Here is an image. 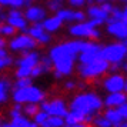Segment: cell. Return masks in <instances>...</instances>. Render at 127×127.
I'll return each instance as SVG.
<instances>
[{"label": "cell", "mask_w": 127, "mask_h": 127, "mask_svg": "<svg viewBox=\"0 0 127 127\" xmlns=\"http://www.w3.org/2000/svg\"><path fill=\"white\" fill-rule=\"evenodd\" d=\"M103 106H104L103 98L98 94L93 92H84L76 94L74 97L71 98L69 109L77 110V111L83 113L84 116H93L94 117L101 110Z\"/></svg>", "instance_id": "obj_1"}, {"label": "cell", "mask_w": 127, "mask_h": 127, "mask_svg": "<svg viewBox=\"0 0 127 127\" xmlns=\"http://www.w3.org/2000/svg\"><path fill=\"white\" fill-rule=\"evenodd\" d=\"M44 98H46V92L43 89H40L39 86H34V84H30V86L23 87V89H13V92H12L13 103L40 104Z\"/></svg>", "instance_id": "obj_2"}, {"label": "cell", "mask_w": 127, "mask_h": 127, "mask_svg": "<svg viewBox=\"0 0 127 127\" xmlns=\"http://www.w3.org/2000/svg\"><path fill=\"white\" fill-rule=\"evenodd\" d=\"M109 67H110L109 62H106L104 59H97L92 63L80 64L77 67V71H79L81 79H96L98 76L104 74L106 71H109Z\"/></svg>", "instance_id": "obj_3"}, {"label": "cell", "mask_w": 127, "mask_h": 127, "mask_svg": "<svg viewBox=\"0 0 127 127\" xmlns=\"http://www.w3.org/2000/svg\"><path fill=\"white\" fill-rule=\"evenodd\" d=\"M7 47L13 53H24L36 50L37 41L33 37H30L27 33H20V34H14L13 37H10V40L7 41Z\"/></svg>", "instance_id": "obj_4"}, {"label": "cell", "mask_w": 127, "mask_h": 127, "mask_svg": "<svg viewBox=\"0 0 127 127\" xmlns=\"http://www.w3.org/2000/svg\"><path fill=\"white\" fill-rule=\"evenodd\" d=\"M127 57V46L124 43H111L101 47V59L111 63H121Z\"/></svg>", "instance_id": "obj_5"}, {"label": "cell", "mask_w": 127, "mask_h": 127, "mask_svg": "<svg viewBox=\"0 0 127 127\" xmlns=\"http://www.w3.org/2000/svg\"><path fill=\"white\" fill-rule=\"evenodd\" d=\"M69 34L76 37V39H98L100 37V32L97 27H93L89 22H80V23H74L69 27Z\"/></svg>", "instance_id": "obj_6"}, {"label": "cell", "mask_w": 127, "mask_h": 127, "mask_svg": "<svg viewBox=\"0 0 127 127\" xmlns=\"http://www.w3.org/2000/svg\"><path fill=\"white\" fill-rule=\"evenodd\" d=\"M40 109L44 110L49 116H59V117H64L69 111L66 101L60 97H54L50 100L44 98L40 103Z\"/></svg>", "instance_id": "obj_7"}, {"label": "cell", "mask_w": 127, "mask_h": 127, "mask_svg": "<svg viewBox=\"0 0 127 127\" xmlns=\"http://www.w3.org/2000/svg\"><path fill=\"white\" fill-rule=\"evenodd\" d=\"M77 59H79L80 64H87L97 59H101V46L97 44L96 41H86L84 49L77 56Z\"/></svg>", "instance_id": "obj_8"}, {"label": "cell", "mask_w": 127, "mask_h": 127, "mask_svg": "<svg viewBox=\"0 0 127 127\" xmlns=\"http://www.w3.org/2000/svg\"><path fill=\"white\" fill-rule=\"evenodd\" d=\"M24 33H27L30 37H33L37 41V44H40V46H46L52 41V33H49L43 29L41 23H32L30 26H27Z\"/></svg>", "instance_id": "obj_9"}, {"label": "cell", "mask_w": 127, "mask_h": 127, "mask_svg": "<svg viewBox=\"0 0 127 127\" xmlns=\"http://www.w3.org/2000/svg\"><path fill=\"white\" fill-rule=\"evenodd\" d=\"M6 22L10 26H13L17 32H22V33H24L26 29H27V26H29V22L26 20L22 9H12L10 7V10L7 12Z\"/></svg>", "instance_id": "obj_10"}, {"label": "cell", "mask_w": 127, "mask_h": 127, "mask_svg": "<svg viewBox=\"0 0 127 127\" xmlns=\"http://www.w3.org/2000/svg\"><path fill=\"white\" fill-rule=\"evenodd\" d=\"M23 14L29 23H41L47 17V9L40 4H30L26 6Z\"/></svg>", "instance_id": "obj_11"}, {"label": "cell", "mask_w": 127, "mask_h": 127, "mask_svg": "<svg viewBox=\"0 0 127 127\" xmlns=\"http://www.w3.org/2000/svg\"><path fill=\"white\" fill-rule=\"evenodd\" d=\"M41 54L37 50H30V52L22 53V57L14 60V66L16 67H26V69H33L36 64H39Z\"/></svg>", "instance_id": "obj_12"}, {"label": "cell", "mask_w": 127, "mask_h": 127, "mask_svg": "<svg viewBox=\"0 0 127 127\" xmlns=\"http://www.w3.org/2000/svg\"><path fill=\"white\" fill-rule=\"evenodd\" d=\"M60 20L63 23H80V22H86V13L81 12V10H71V9H60L59 12H56Z\"/></svg>", "instance_id": "obj_13"}, {"label": "cell", "mask_w": 127, "mask_h": 127, "mask_svg": "<svg viewBox=\"0 0 127 127\" xmlns=\"http://www.w3.org/2000/svg\"><path fill=\"white\" fill-rule=\"evenodd\" d=\"M124 83L126 79L119 73H113L109 77H106L103 81V87L107 90L109 93H117V92H123L124 90Z\"/></svg>", "instance_id": "obj_14"}, {"label": "cell", "mask_w": 127, "mask_h": 127, "mask_svg": "<svg viewBox=\"0 0 127 127\" xmlns=\"http://www.w3.org/2000/svg\"><path fill=\"white\" fill-rule=\"evenodd\" d=\"M107 33L110 36H114L119 40L127 39V24L121 20H116L107 24Z\"/></svg>", "instance_id": "obj_15"}, {"label": "cell", "mask_w": 127, "mask_h": 127, "mask_svg": "<svg viewBox=\"0 0 127 127\" xmlns=\"http://www.w3.org/2000/svg\"><path fill=\"white\" fill-rule=\"evenodd\" d=\"M10 90H13V81L7 76H1L0 77V106L7 103Z\"/></svg>", "instance_id": "obj_16"}, {"label": "cell", "mask_w": 127, "mask_h": 127, "mask_svg": "<svg viewBox=\"0 0 127 127\" xmlns=\"http://www.w3.org/2000/svg\"><path fill=\"white\" fill-rule=\"evenodd\" d=\"M127 101V96L123 92H117V93H109V96L103 100V103L106 107H119L123 103Z\"/></svg>", "instance_id": "obj_17"}, {"label": "cell", "mask_w": 127, "mask_h": 127, "mask_svg": "<svg viewBox=\"0 0 127 127\" xmlns=\"http://www.w3.org/2000/svg\"><path fill=\"white\" fill-rule=\"evenodd\" d=\"M41 26H43V29L49 32V33H56L57 30L62 29V26H63V22L60 20L57 14H54V16H50V17H46L43 22H41Z\"/></svg>", "instance_id": "obj_18"}, {"label": "cell", "mask_w": 127, "mask_h": 127, "mask_svg": "<svg viewBox=\"0 0 127 127\" xmlns=\"http://www.w3.org/2000/svg\"><path fill=\"white\" fill-rule=\"evenodd\" d=\"M87 16L90 19H96V20H101L103 23L107 22V19L110 17L109 13H106L100 7V4H90L87 7Z\"/></svg>", "instance_id": "obj_19"}, {"label": "cell", "mask_w": 127, "mask_h": 127, "mask_svg": "<svg viewBox=\"0 0 127 127\" xmlns=\"http://www.w3.org/2000/svg\"><path fill=\"white\" fill-rule=\"evenodd\" d=\"M87 116H84L83 113L77 111V110L69 109L67 114L64 116V123L66 124H77V123H87Z\"/></svg>", "instance_id": "obj_20"}, {"label": "cell", "mask_w": 127, "mask_h": 127, "mask_svg": "<svg viewBox=\"0 0 127 127\" xmlns=\"http://www.w3.org/2000/svg\"><path fill=\"white\" fill-rule=\"evenodd\" d=\"M104 117H106V119H107L111 124H113V127H117L121 121L124 120V119L121 117L120 111L116 109V107H107L106 113H104Z\"/></svg>", "instance_id": "obj_21"}, {"label": "cell", "mask_w": 127, "mask_h": 127, "mask_svg": "<svg viewBox=\"0 0 127 127\" xmlns=\"http://www.w3.org/2000/svg\"><path fill=\"white\" fill-rule=\"evenodd\" d=\"M64 123V117H59V116H49L46 119V121L41 124L40 127H63Z\"/></svg>", "instance_id": "obj_22"}, {"label": "cell", "mask_w": 127, "mask_h": 127, "mask_svg": "<svg viewBox=\"0 0 127 127\" xmlns=\"http://www.w3.org/2000/svg\"><path fill=\"white\" fill-rule=\"evenodd\" d=\"M16 32L17 30L14 29L13 26H10L7 22H0V36L1 37H4V39L13 37V36L16 34Z\"/></svg>", "instance_id": "obj_23"}, {"label": "cell", "mask_w": 127, "mask_h": 127, "mask_svg": "<svg viewBox=\"0 0 127 127\" xmlns=\"http://www.w3.org/2000/svg\"><path fill=\"white\" fill-rule=\"evenodd\" d=\"M39 110H40V104H37V103H26V104H23V114L27 116L29 119H32Z\"/></svg>", "instance_id": "obj_24"}, {"label": "cell", "mask_w": 127, "mask_h": 127, "mask_svg": "<svg viewBox=\"0 0 127 127\" xmlns=\"http://www.w3.org/2000/svg\"><path fill=\"white\" fill-rule=\"evenodd\" d=\"M64 3H66V0H47L46 1V9L50 10V12L56 13V12H59L60 9H63Z\"/></svg>", "instance_id": "obj_25"}, {"label": "cell", "mask_w": 127, "mask_h": 127, "mask_svg": "<svg viewBox=\"0 0 127 127\" xmlns=\"http://www.w3.org/2000/svg\"><path fill=\"white\" fill-rule=\"evenodd\" d=\"M30 84H33V79L32 77H20V79H14L13 81V89H23Z\"/></svg>", "instance_id": "obj_26"}, {"label": "cell", "mask_w": 127, "mask_h": 127, "mask_svg": "<svg viewBox=\"0 0 127 127\" xmlns=\"http://www.w3.org/2000/svg\"><path fill=\"white\" fill-rule=\"evenodd\" d=\"M92 124H94L96 127H113V124L110 123L104 116H97V117H93Z\"/></svg>", "instance_id": "obj_27"}, {"label": "cell", "mask_w": 127, "mask_h": 127, "mask_svg": "<svg viewBox=\"0 0 127 127\" xmlns=\"http://www.w3.org/2000/svg\"><path fill=\"white\" fill-rule=\"evenodd\" d=\"M13 64H14V59H13L10 54H7L6 57H0V71L12 67Z\"/></svg>", "instance_id": "obj_28"}, {"label": "cell", "mask_w": 127, "mask_h": 127, "mask_svg": "<svg viewBox=\"0 0 127 127\" xmlns=\"http://www.w3.org/2000/svg\"><path fill=\"white\" fill-rule=\"evenodd\" d=\"M47 117H49V114H47L44 110H41V109H40L34 116H33V117H32V119H33V121H34V123H37L39 126H41V124H43V123L46 121Z\"/></svg>", "instance_id": "obj_29"}, {"label": "cell", "mask_w": 127, "mask_h": 127, "mask_svg": "<svg viewBox=\"0 0 127 127\" xmlns=\"http://www.w3.org/2000/svg\"><path fill=\"white\" fill-rule=\"evenodd\" d=\"M32 74V70L26 69V67H16L14 69V77L20 79V77H30Z\"/></svg>", "instance_id": "obj_30"}, {"label": "cell", "mask_w": 127, "mask_h": 127, "mask_svg": "<svg viewBox=\"0 0 127 127\" xmlns=\"http://www.w3.org/2000/svg\"><path fill=\"white\" fill-rule=\"evenodd\" d=\"M12 9H23L26 7V0H12Z\"/></svg>", "instance_id": "obj_31"}, {"label": "cell", "mask_w": 127, "mask_h": 127, "mask_svg": "<svg viewBox=\"0 0 127 127\" xmlns=\"http://www.w3.org/2000/svg\"><path fill=\"white\" fill-rule=\"evenodd\" d=\"M67 1L71 7H77V9H80L86 4V0H67Z\"/></svg>", "instance_id": "obj_32"}, {"label": "cell", "mask_w": 127, "mask_h": 127, "mask_svg": "<svg viewBox=\"0 0 127 127\" xmlns=\"http://www.w3.org/2000/svg\"><path fill=\"white\" fill-rule=\"evenodd\" d=\"M100 7H101L106 13H109V14L113 12V9H114V6H113L110 1H104V3H101V4H100Z\"/></svg>", "instance_id": "obj_33"}, {"label": "cell", "mask_w": 127, "mask_h": 127, "mask_svg": "<svg viewBox=\"0 0 127 127\" xmlns=\"http://www.w3.org/2000/svg\"><path fill=\"white\" fill-rule=\"evenodd\" d=\"M117 110L120 111L121 117H123L124 120H127V101H126V103H123L121 106H119V107H117Z\"/></svg>", "instance_id": "obj_34"}, {"label": "cell", "mask_w": 127, "mask_h": 127, "mask_svg": "<svg viewBox=\"0 0 127 127\" xmlns=\"http://www.w3.org/2000/svg\"><path fill=\"white\" fill-rule=\"evenodd\" d=\"M23 114V111L22 110H17L14 109V107H12V109L9 110V116H10V119H14V117H19V116Z\"/></svg>", "instance_id": "obj_35"}, {"label": "cell", "mask_w": 127, "mask_h": 127, "mask_svg": "<svg viewBox=\"0 0 127 127\" xmlns=\"http://www.w3.org/2000/svg\"><path fill=\"white\" fill-rule=\"evenodd\" d=\"M76 87H77V83L74 80H67L64 83V89L66 90H74Z\"/></svg>", "instance_id": "obj_36"}, {"label": "cell", "mask_w": 127, "mask_h": 127, "mask_svg": "<svg viewBox=\"0 0 127 127\" xmlns=\"http://www.w3.org/2000/svg\"><path fill=\"white\" fill-rule=\"evenodd\" d=\"M4 7L3 6H0V22H6V19H7V13L3 10Z\"/></svg>", "instance_id": "obj_37"}, {"label": "cell", "mask_w": 127, "mask_h": 127, "mask_svg": "<svg viewBox=\"0 0 127 127\" xmlns=\"http://www.w3.org/2000/svg\"><path fill=\"white\" fill-rule=\"evenodd\" d=\"M63 127H90L89 123H77V124H64Z\"/></svg>", "instance_id": "obj_38"}, {"label": "cell", "mask_w": 127, "mask_h": 127, "mask_svg": "<svg viewBox=\"0 0 127 127\" xmlns=\"http://www.w3.org/2000/svg\"><path fill=\"white\" fill-rule=\"evenodd\" d=\"M1 126H3V127H22V126H19V124H16V123H13V121H7V123H1Z\"/></svg>", "instance_id": "obj_39"}, {"label": "cell", "mask_w": 127, "mask_h": 127, "mask_svg": "<svg viewBox=\"0 0 127 127\" xmlns=\"http://www.w3.org/2000/svg\"><path fill=\"white\" fill-rule=\"evenodd\" d=\"M10 4H12V0H0V6L10 7Z\"/></svg>", "instance_id": "obj_40"}, {"label": "cell", "mask_w": 127, "mask_h": 127, "mask_svg": "<svg viewBox=\"0 0 127 127\" xmlns=\"http://www.w3.org/2000/svg\"><path fill=\"white\" fill-rule=\"evenodd\" d=\"M7 54H9V53H7L6 47H0V57H6Z\"/></svg>", "instance_id": "obj_41"}, {"label": "cell", "mask_w": 127, "mask_h": 127, "mask_svg": "<svg viewBox=\"0 0 127 127\" xmlns=\"http://www.w3.org/2000/svg\"><path fill=\"white\" fill-rule=\"evenodd\" d=\"M6 46H7V41H6V39L0 36V47H6Z\"/></svg>", "instance_id": "obj_42"}, {"label": "cell", "mask_w": 127, "mask_h": 127, "mask_svg": "<svg viewBox=\"0 0 127 127\" xmlns=\"http://www.w3.org/2000/svg\"><path fill=\"white\" fill-rule=\"evenodd\" d=\"M104 1H110V0H94V3H97V4H101Z\"/></svg>", "instance_id": "obj_43"}, {"label": "cell", "mask_w": 127, "mask_h": 127, "mask_svg": "<svg viewBox=\"0 0 127 127\" xmlns=\"http://www.w3.org/2000/svg\"><path fill=\"white\" fill-rule=\"evenodd\" d=\"M29 127H40V126H39L37 123H34V121L32 120V123H30V126H29Z\"/></svg>", "instance_id": "obj_44"}, {"label": "cell", "mask_w": 127, "mask_h": 127, "mask_svg": "<svg viewBox=\"0 0 127 127\" xmlns=\"http://www.w3.org/2000/svg\"><path fill=\"white\" fill-rule=\"evenodd\" d=\"M33 1H36V0H26V6H30V4H33Z\"/></svg>", "instance_id": "obj_45"}, {"label": "cell", "mask_w": 127, "mask_h": 127, "mask_svg": "<svg viewBox=\"0 0 127 127\" xmlns=\"http://www.w3.org/2000/svg\"><path fill=\"white\" fill-rule=\"evenodd\" d=\"M123 92L127 93V79H126V83H124V90H123Z\"/></svg>", "instance_id": "obj_46"}, {"label": "cell", "mask_w": 127, "mask_h": 127, "mask_svg": "<svg viewBox=\"0 0 127 127\" xmlns=\"http://www.w3.org/2000/svg\"><path fill=\"white\" fill-rule=\"evenodd\" d=\"M1 123H3V119H1V116H0V124H1Z\"/></svg>", "instance_id": "obj_47"}, {"label": "cell", "mask_w": 127, "mask_h": 127, "mask_svg": "<svg viewBox=\"0 0 127 127\" xmlns=\"http://www.w3.org/2000/svg\"><path fill=\"white\" fill-rule=\"evenodd\" d=\"M119 1H124V3H127V0H119Z\"/></svg>", "instance_id": "obj_48"}, {"label": "cell", "mask_w": 127, "mask_h": 127, "mask_svg": "<svg viewBox=\"0 0 127 127\" xmlns=\"http://www.w3.org/2000/svg\"><path fill=\"white\" fill-rule=\"evenodd\" d=\"M0 127H3V126H1V124H0Z\"/></svg>", "instance_id": "obj_49"}, {"label": "cell", "mask_w": 127, "mask_h": 127, "mask_svg": "<svg viewBox=\"0 0 127 127\" xmlns=\"http://www.w3.org/2000/svg\"><path fill=\"white\" fill-rule=\"evenodd\" d=\"M126 10H127V6H126Z\"/></svg>", "instance_id": "obj_50"}]
</instances>
